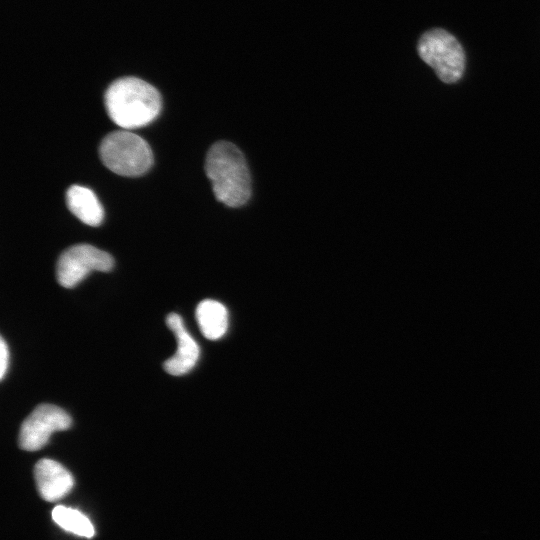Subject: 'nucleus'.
<instances>
[{
  "instance_id": "nucleus-1",
  "label": "nucleus",
  "mask_w": 540,
  "mask_h": 540,
  "mask_svg": "<svg viewBox=\"0 0 540 540\" xmlns=\"http://www.w3.org/2000/svg\"><path fill=\"white\" fill-rule=\"evenodd\" d=\"M205 172L215 198L232 208L243 206L251 196V178L242 152L232 143L213 144L206 156Z\"/></svg>"
},
{
  "instance_id": "nucleus-2",
  "label": "nucleus",
  "mask_w": 540,
  "mask_h": 540,
  "mask_svg": "<svg viewBox=\"0 0 540 540\" xmlns=\"http://www.w3.org/2000/svg\"><path fill=\"white\" fill-rule=\"evenodd\" d=\"M110 119L125 130L152 122L161 110V96L151 84L135 77L117 79L104 96Z\"/></svg>"
},
{
  "instance_id": "nucleus-3",
  "label": "nucleus",
  "mask_w": 540,
  "mask_h": 540,
  "mask_svg": "<svg viewBox=\"0 0 540 540\" xmlns=\"http://www.w3.org/2000/svg\"><path fill=\"white\" fill-rule=\"evenodd\" d=\"M99 155L109 170L127 177L144 174L153 163L148 143L125 129L106 135L99 146Z\"/></svg>"
},
{
  "instance_id": "nucleus-4",
  "label": "nucleus",
  "mask_w": 540,
  "mask_h": 540,
  "mask_svg": "<svg viewBox=\"0 0 540 540\" xmlns=\"http://www.w3.org/2000/svg\"><path fill=\"white\" fill-rule=\"evenodd\" d=\"M420 58L445 83L458 81L465 69V53L460 42L448 31L434 28L426 31L417 44Z\"/></svg>"
},
{
  "instance_id": "nucleus-5",
  "label": "nucleus",
  "mask_w": 540,
  "mask_h": 540,
  "mask_svg": "<svg viewBox=\"0 0 540 540\" xmlns=\"http://www.w3.org/2000/svg\"><path fill=\"white\" fill-rule=\"evenodd\" d=\"M114 260L110 254L89 244L69 247L59 256L56 275L59 284L73 288L90 272H107L113 268Z\"/></svg>"
},
{
  "instance_id": "nucleus-6",
  "label": "nucleus",
  "mask_w": 540,
  "mask_h": 540,
  "mask_svg": "<svg viewBox=\"0 0 540 540\" xmlns=\"http://www.w3.org/2000/svg\"><path fill=\"white\" fill-rule=\"evenodd\" d=\"M71 417L52 404L38 405L23 421L18 443L21 449L36 451L44 447L51 434L71 426Z\"/></svg>"
},
{
  "instance_id": "nucleus-7",
  "label": "nucleus",
  "mask_w": 540,
  "mask_h": 540,
  "mask_svg": "<svg viewBox=\"0 0 540 540\" xmlns=\"http://www.w3.org/2000/svg\"><path fill=\"white\" fill-rule=\"evenodd\" d=\"M166 324L176 336L177 350L172 357L164 362V370L174 376L184 375L196 365L200 353L199 346L187 331L178 314H169L166 318Z\"/></svg>"
},
{
  "instance_id": "nucleus-8",
  "label": "nucleus",
  "mask_w": 540,
  "mask_h": 540,
  "mask_svg": "<svg viewBox=\"0 0 540 540\" xmlns=\"http://www.w3.org/2000/svg\"><path fill=\"white\" fill-rule=\"evenodd\" d=\"M34 478L39 495L49 502L63 498L74 485L72 474L52 459L44 458L36 463Z\"/></svg>"
},
{
  "instance_id": "nucleus-9",
  "label": "nucleus",
  "mask_w": 540,
  "mask_h": 540,
  "mask_svg": "<svg viewBox=\"0 0 540 540\" xmlns=\"http://www.w3.org/2000/svg\"><path fill=\"white\" fill-rule=\"evenodd\" d=\"M69 210L83 223L98 226L103 221L104 211L94 192L80 185H72L66 192Z\"/></svg>"
},
{
  "instance_id": "nucleus-10",
  "label": "nucleus",
  "mask_w": 540,
  "mask_h": 540,
  "mask_svg": "<svg viewBox=\"0 0 540 540\" xmlns=\"http://www.w3.org/2000/svg\"><path fill=\"white\" fill-rule=\"evenodd\" d=\"M196 319L202 334L210 340L221 338L228 326L225 306L218 301L206 299L196 308Z\"/></svg>"
},
{
  "instance_id": "nucleus-11",
  "label": "nucleus",
  "mask_w": 540,
  "mask_h": 540,
  "mask_svg": "<svg viewBox=\"0 0 540 540\" xmlns=\"http://www.w3.org/2000/svg\"><path fill=\"white\" fill-rule=\"evenodd\" d=\"M52 518L61 528L76 535L91 538L95 533L90 520L76 509L58 505L52 511Z\"/></svg>"
},
{
  "instance_id": "nucleus-12",
  "label": "nucleus",
  "mask_w": 540,
  "mask_h": 540,
  "mask_svg": "<svg viewBox=\"0 0 540 540\" xmlns=\"http://www.w3.org/2000/svg\"><path fill=\"white\" fill-rule=\"evenodd\" d=\"M0 343V378L3 379L8 368L9 351L3 337H1Z\"/></svg>"
}]
</instances>
